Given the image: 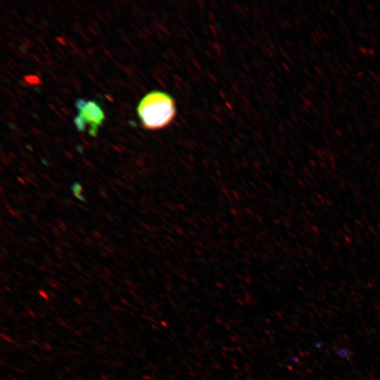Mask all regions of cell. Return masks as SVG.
<instances>
[{"mask_svg":"<svg viewBox=\"0 0 380 380\" xmlns=\"http://www.w3.org/2000/svg\"><path fill=\"white\" fill-rule=\"evenodd\" d=\"M75 106L78 115L75 117L73 122L77 130L84 131L88 125V133L96 136L98 128L105 117L101 106L95 101H87L82 98L75 101Z\"/></svg>","mask_w":380,"mask_h":380,"instance_id":"obj_2","label":"cell"},{"mask_svg":"<svg viewBox=\"0 0 380 380\" xmlns=\"http://www.w3.org/2000/svg\"><path fill=\"white\" fill-rule=\"evenodd\" d=\"M72 189L75 197L81 201H85V199L82 198L83 196L80 195V193L83 192V188L80 184L78 183L74 184L72 186Z\"/></svg>","mask_w":380,"mask_h":380,"instance_id":"obj_3","label":"cell"},{"mask_svg":"<svg viewBox=\"0 0 380 380\" xmlns=\"http://www.w3.org/2000/svg\"><path fill=\"white\" fill-rule=\"evenodd\" d=\"M137 114L142 126L150 130L161 129L169 126L177 114L174 98L163 91H152L146 94L137 106Z\"/></svg>","mask_w":380,"mask_h":380,"instance_id":"obj_1","label":"cell"},{"mask_svg":"<svg viewBox=\"0 0 380 380\" xmlns=\"http://www.w3.org/2000/svg\"><path fill=\"white\" fill-rule=\"evenodd\" d=\"M39 294L43 296L45 298H47V296L46 295V293H42V292L39 291Z\"/></svg>","mask_w":380,"mask_h":380,"instance_id":"obj_4","label":"cell"}]
</instances>
